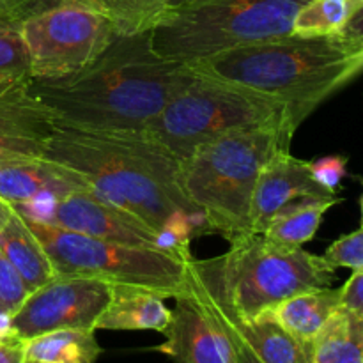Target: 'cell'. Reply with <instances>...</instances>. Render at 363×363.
<instances>
[{
    "instance_id": "9a60e30c",
    "label": "cell",
    "mask_w": 363,
    "mask_h": 363,
    "mask_svg": "<svg viewBox=\"0 0 363 363\" xmlns=\"http://www.w3.org/2000/svg\"><path fill=\"white\" fill-rule=\"evenodd\" d=\"M55 128L30 85L0 94V156H45Z\"/></svg>"
},
{
    "instance_id": "e0dca14e",
    "label": "cell",
    "mask_w": 363,
    "mask_h": 363,
    "mask_svg": "<svg viewBox=\"0 0 363 363\" xmlns=\"http://www.w3.org/2000/svg\"><path fill=\"white\" fill-rule=\"evenodd\" d=\"M0 250L20 273L30 293L57 275L48 254L28 229L20 213L14 211L7 225L0 230Z\"/></svg>"
},
{
    "instance_id": "7a4b0ae2",
    "label": "cell",
    "mask_w": 363,
    "mask_h": 363,
    "mask_svg": "<svg viewBox=\"0 0 363 363\" xmlns=\"http://www.w3.org/2000/svg\"><path fill=\"white\" fill-rule=\"evenodd\" d=\"M46 158L77 170L103 201L160 233L177 211L202 213L184 195L179 160L142 133H110L57 126Z\"/></svg>"
},
{
    "instance_id": "4dcf8cb0",
    "label": "cell",
    "mask_w": 363,
    "mask_h": 363,
    "mask_svg": "<svg viewBox=\"0 0 363 363\" xmlns=\"http://www.w3.org/2000/svg\"><path fill=\"white\" fill-rule=\"evenodd\" d=\"M0 363H25V340L14 333L0 340Z\"/></svg>"
},
{
    "instance_id": "f1b7e54d",
    "label": "cell",
    "mask_w": 363,
    "mask_h": 363,
    "mask_svg": "<svg viewBox=\"0 0 363 363\" xmlns=\"http://www.w3.org/2000/svg\"><path fill=\"white\" fill-rule=\"evenodd\" d=\"M340 300H342V307L357 312L363 318V269L353 272L351 279L340 287Z\"/></svg>"
},
{
    "instance_id": "e575fe53",
    "label": "cell",
    "mask_w": 363,
    "mask_h": 363,
    "mask_svg": "<svg viewBox=\"0 0 363 363\" xmlns=\"http://www.w3.org/2000/svg\"><path fill=\"white\" fill-rule=\"evenodd\" d=\"M191 2H197V0H172L174 9H176V7H181V6H186V4H191Z\"/></svg>"
},
{
    "instance_id": "9c48e42d",
    "label": "cell",
    "mask_w": 363,
    "mask_h": 363,
    "mask_svg": "<svg viewBox=\"0 0 363 363\" xmlns=\"http://www.w3.org/2000/svg\"><path fill=\"white\" fill-rule=\"evenodd\" d=\"M18 28L27 45L34 80H57L78 73L119 35L101 13L73 4L38 11Z\"/></svg>"
},
{
    "instance_id": "ffe728a7",
    "label": "cell",
    "mask_w": 363,
    "mask_h": 363,
    "mask_svg": "<svg viewBox=\"0 0 363 363\" xmlns=\"http://www.w3.org/2000/svg\"><path fill=\"white\" fill-rule=\"evenodd\" d=\"M312 363H363V318L340 305L312 346Z\"/></svg>"
},
{
    "instance_id": "cb8c5ba5",
    "label": "cell",
    "mask_w": 363,
    "mask_h": 363,
    "mask_svg": "<svg viewBox=\"0 0 363 363\" xmlns=\"http://www.w3.org/2000/svg\"><path fill=\"white\" fill-rule=\"evenodd\" d=\"M34 82L30 57L16 25H0V94Z\"/></svg>"
},
{
    "instance_id": "d6986e66",
    "label": "cell",
    "mask_w": 363,
    "mask_h": 363,
    "mask_svg": "<svg viewBox=\"0 0 363 363\" xmlns=\"http://www.w3.org/2000/svg\"><path fill=\"white\" fill-rule=\"evenodd\" d=\"M339 202V197L300 199L291 202L269 220L262 236L280 247H303L314 240L325 213Z\"/></svg>"
},
{
    "instance_id": "83f0119b",
    "label": "cell",
    "mask_w": 363,
    "mask_h": 363,
    "mask_svg": "<svg viewBox=\"0 0 363 363\" xmlns=\"http://www.w3.org/2000/svg\"><path fill=\"white\" fill-rule=\"evenodd\" d=\"M43 9V0H0V25L18 27L25 18Z\"/></svg>"
},
{
    "instance_id": "5b68a950",
    "label": "cell",
    "mask_w": 363,
    "mask_h": 363,
    "mask_svg": "<svg viewBox=\"0 0 363 363\" xmlns=\"http://www.w3.org/2000/svg\"><path fill=\"white\" fill-rule=\"evenodd\" d=\"M308 0H197L176 7L149 32L160 57L190 64L216 53L291 35Z\"/></svg>"
},
{
    "instance_id": "836d02e7",
    "label": "cell",
    "mask_w": 363,
    "mask_h": 363,
    "mask_svg": "<svg viewBox=\"0 0 363 363\" xmlns=\"http://www.w3.org/2000/svg\"><path fill=\"white\" fill-rule=\"evenodd\" d=\"M11 333H13V330H11V318L9 315L0 314V340L6 339Z\"/></svg>"
},
{
    "instance_id": "8fae6325",
    "label": "cell",
    "mask_w": 363,
    "mask_h": 363,
    "mask_svg": "<svg viewBox=\"0 0 363 363\" xmlns=\"http://www.w3.org/2000/svg\"><path fill=\"white\" fill-rule=\"evenodd\" d=\"M41 223L128 247L163 250L160 233L131 213L103 201L91 190L74 191L59 199L48 218Z\"/></svg>"
},
{
    "instance_id": "8992f818",
    "label": "cell",
    "mask_w": 363,
    "mask_h": 363,
    "mask_svg": "<svg viewBox=\"0 0 363 363\" xmlns=\"http://www.w3.org/2000/svg\"><path fill=\"white\" fill-rule=\"evenodd\" d=\"M273 124H291L298 130L301 123L287 103L240 85L195 74L151 121L144 133L183 162L202 144L229 131Z\"/></svg>"
},
{
    "instance_id": "4316f807",
    "label": "cell",
    "mask_w": 363,
    "mask_h": 363,
    "mask_svg": "<svg viewBox=\"0 0 363 363\" xmlns=\"http://www.w3.org/2000/svg\"><path fill=\"white\" fill-rule=\"evenodd\" d=\"M311 163V172L319 184L330 194L337 195L340 186V181L347 172V158L346 156H326V158L315 160Z\"/></svg>"
},
{
    "instance_id": "f546056e",
    "label": "cell",
    "mask_w": 363,
    "mask_h": 363,
    "mask_svg": "<svg viewBox=\"0 0 363 363\" xmlns=\"http://www.w3.org/2000/svg\"><path fill=\"white\" fill-rule=\"evenodd\" d=\"M186 280H188V277H186ZM188 284H190V280H188ZM190 287H191V289L195 291V293H197V296L201 298V300H202V303H204L206 307H208V303H206V301H204V298H202L201 294H199V291L195 289V287L191 286V284H190ZM208 311L211 312V314H213V318H215L216 321H218L220 325H222V328L225 330V332H227V335L230 337V342H233V347H234V358H236V363H262L261 360H259L257 357H255V354H254V351H252L250 347H248L247 344H245V340L241 339V337L238 335V333H234L233 330L229 328V326H225V325H223V323L220 321L218 318H216V315H215V312H213L211 308L208 307Z\"/></svg>"
},
{
    "instance_id": "44dd1931",
    "label": "cell",
    "mask_w": 363,
    "mask_h": 363,
    "mask_svg": "<svg viewBox=\"0 0 363 363\" xmlns=\"http://www.w3.org/2000/svg\"><path fill=\"white\" fill-rule=\"evenodd\" d=\"M101 346L91 330H53L25 340V360L35 363H96Z\"/></svg>"
},
{
    "instance_id": "484cf974",
    "label": "cell",
    "mask_w": 363,
    "mask_h": 363,
    "mask_svg": "<svg viewBox=\"0 0 363 363\" xmlns=\"http://www.w3.org/2000/svg\"><path fill=\"white\" fill-rule=\"evenodd\" d=\"M323 257L333 266V268H347L351 272H362L363 269V227L354 233L346 234L333 241L326 248Z\"/></svg>"
},
{
    "instance_id": "30bf717a",
    "label": "cell",
    "mask_w": 363,
    "mask_h": 363,
    "mask_svg": "<svg viewBox=\"0 0 363 363\" xmlns=\"http://www.w3.org/2000/svg\"><path fill=\"white\" fill-rule=\"evenodd\" d=\"M112 298V286L99 279L59 275L28 294L11 318V330L21 340L53 330H91Z\"/></svg>"
},
{
    "instance_id": "603a6c76",
    "label": "cell",
    "mask_w": 363,
    "mask_h": 363,
    "mask_svg": "<svg viewBox=\"0 0 363 363\" xmlns=\"http://www.w3.org/2000/svg\"><path fill=\"white\" fill-rule=\"evenodd\" d=\"M119 35L149 34L172 14V0H94Z\"/></svg>"
},
{
    "instance_id": "2e32d148",
    "label": "cell",
    "mask_w": 363,
    "mask_h": 363,
    "mask_svg": "<svg viewBox=\"0 0 363 363\" xmlns=\"http://www.w3.org/2000/svg\"><path fill=\"white\" fill-rule=\"evenodd\" d=\"M172 318V308L151 291L112 286V298L99 315L96 330H152L163 333Z\"/></svg>"
},
{
    "instance_id": "7c38bea8",
    "label": "cell",
    "mask_w": 363,
    "mask_h": 363,
    "mask_svg": "<svg viewBox=\"0 0 363 363\" xmlns=\"http://www.w3.org/2000/svg\"><path fill=\"white\" fill-rule=\"evenodd\" d=\"M172 318L165 328V342L158 347L174 363H236L230 337L213 318L186 280L174 298Z\"/></svg>"
},
{
    "instance_id": "ac0fdd59",
    "label": "cell",
    "mask_w": 363,
    "mask_h": 363,
    "mask_svg": "<svg viewBox=\"0 0 363 363\" xmlns=\"http://www.w3.org/2000/svg\"><path fill=\"white\" fill-rule=\"evenodd\" d=\"M340 305V287H325L287 298L273 307V314L291 335L300 339L301 342L314 344L318 333Z\"/></svg>"
},
{
    "instance_id": "d6a6232c",
    "label": "cell",
    "mask_w": 363,
    "mask_h": 363,
    "mask_svg": "<svg viewBox=\"0 0 363 363\" xmlns=\"http://www.w3.org/2000/svg\"><path fill=\"white\" fill-rule=\"evenodd\" d=\"M14 215V208L9 204V202L4 201L2 197H0V230L4 229V227L7 225V222L11 220V216Z\"/></svg>"
},
{
    "instance_id": "ba28073f",
    "label": "cell",
    "mask_w": 363,
    "mask_h": 363,
    "mask_svg": "<svg viewBox=\"0 0 363 363\" xmlns=\"http://www.w3.org/2000/svg\"><path fill=\"white\" fill-rule=\"evenodd\" d=\"M21 218L43 245L59 275L91 277L110 286L137 287L163 300H174L186 286V266L191 259L183 261L160 248L128 247L35 222L23 215Z\"/></svg>"
},
{
    "instance_id": "8d00e7d4",
    "label": "cell",
    "mask_w": 363,
    "mask_h": 363,
    "mask_svg": "<svg viewBox=\"0 0 363 363\" xmlns=\"http://www.w3.org/2000/svg\"><path fill=\"white\" fill-rule=\"evenodd\" d=\"M25 363H35V362H27V360H25Z\"/></svg>"
},
{
    "instance_id": "6da1fadb",
    "label": "cell",
    "mask_w": 363,
    "mask_h": 363,
    "mask_svg": "<svg viewBox=\"0 0 363 363\" xmlns=\"http://www.w3.org/2000/svg\"><path fill=\"white\" fill-rule=\"evenodd\" d=\"M195 74L160 57L149 34L117 35L92 64L71 77L34 80L30 91L57 126L142 133Z\"/></svg>"
},
{
    "instance_id": "5bb4252c",
    "label": "cell",
    "mask_w": 363,
    "mask_h": 363,
    "mask_svg": "<svg viewBox=\"0 0 363 363\" xmlns=\"http://www.w3.org/2000/svg\"><path fill=\"white\" fill-rule=\"evenodd\" d=\"M91 190L84 176L46 156H0V197L11 206Z\"/></svg>"
},
{
    "instance_id": "3957f363",
    "label": "cell",
    "mask_w": 363,
    "mask_h": 363,
    "mask_svg": "<svg viewBox=\"0 0 363 363\" xmlns=\"http://www.w3.org/2000/svg\"><path fill=\"white\" fill-rule=\"evenodd\" d=\"M215 78L287 103L303 123L325 99L363 71V38L342 32L328 38H286L216 53L186 64Z\"/></svg>"
},
{
    "instance_id": "d4e9b609",
    "label": "cell",
    "mask_w": 363,
    "mask_h": 363,
    "mask_svg": "<svg viewBox=\"0 0 363 363\" xmlns=\"http://www.w3.org/2000/svg\"><path fill=\"white\" fill-rule=\"evenodd\" d=\"M28 294L30 291L21 280L20 273L0 250V314L13 318L25 303Z\"/></svg>"
},
{
    "instance_id": "52a82bcc",
    "label": "cell",
    "mask_w": 363,
    "mask_h": 363,
    "mask_svg": "<svg viewBox=\"0 0 363 363\" xmlns=\"http://www.w3.org/2000/svg\"><path fill=\"white\" fill-rule=\"evenodd\" d=\"M225 255L209 259L220 291L241 318L277 307L294 294L332 287L335 268L301 247H280L262 234L234 238Z\"/></svg>"
},
{
    "instance_id": "7402d4cb",
    "label": "cell",
    "mask_w": 363,
    "mask_h": 363,
    "mask_svg": "<svg viewBox=\"0 0 363 363\" xmlns=\"http://www.w3.org/2000/svg\"><path fill=\"white\" fill-rule=\"evenodd\" d=\"M363 9V0H308L294 16L291 35L328 38L346 32Z\"/></svg>"
},
{
    "instance_id": "277c9868",
    "label": "cell",
    "mask_w": 363,
    "mask_h": 363,
    "mask_svg": "<svg viewBox=\"0 0 363 363\" xmlns=\"http://www.w3.org/2000/svg\"><path fill=\"white\" fill-rule=\"evenodd\" d=\"M291 124L234 130L206 142L179 163V183L188 201L202 211L211 233L227 241L250 233V206L264 163L289 149Z\"/></svg>"
},
{
    "instance_id": "4fadbf2b",
    "label": "cell",
    "mask_w": 363,
    "mask_h": 363,
    "mask_svg": "<svg viewBox=\"0 0 363 363\" xmlns=\"http://www.w3.org/2000/svg\"><path fill=\"white\" fill-rule=\"evenodd\" d=\"M328 197L337 195L315 181L311 163L294 158L289 149H279L259 172L250 206V233H264L269 220L291 202Z\"/></svg>"
},
{
    "instance_id": "1f68e13d",
    "label": "cell",
    "mask_w": 363,
    "mask_h": 363,
    "mask_svg": "<svg viewBox=\"0 0 363 363\" xmlns=\"http://www.w3.org/2000/svg\"><path fill=\"white\" fill-rule=\"evenodd\" d=\"M45 4V9L46 7H52V6H62V4H73V6H84L89 7V9H94V0H43Z\"/></svg>"
},
{
    "instance_id": "d590c367",
    "label": "cell",
    "mask_w": 363,
    "mask_h": 363,
    "mask_svg": "<svg viewBox=\"0 0 363 363\" xmlns=\"http://www.w3.org/2000/svg\"><path fill=\"white\" fill-rule=\"evenodd\" d=\"M360 209H362V227H363V195L360 199Z\"/></svg>"
}]
</instances>
